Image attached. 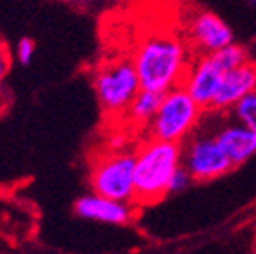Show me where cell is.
Instances as JSON below:
<instances>
[{
    "instance_id": "cell-1",
    "label": "cell",
    "mask_w": 256,
    "mask_h": 254,
    "mask_svg": "<svg viewBox=\"0 0 256 254\" xmlns=\"http://www.w3.org/2000/svg\"><path fill=\"white\" fill-rule=\"evenodd\" d=\"M131 60L136 69L140 88L154 93H166L182 86L191 66L188 46L171 31L146 33L134 46Z\"/></svg>"
},
{
    "instance_id": "cell-2",
    "label": "cell",
    "mask_w": 256,
    "mask_h": 254,
    "mask_svg": "<svg viewBox=\"0 0 256 254\" xmlns=\"http://www.w3.org/2000/svg\"><path fill=\"white\" fill-rule=\"evenodd\" d=\"M182 166V147L151 138L134 152V206H151L168 196L172 172Z\"/></svg>"
},
{
    "instance_id": "cell-3",
    "label": "cell",
    "mask_w": 256,
    "mask_h": 254,
    "mask_svg": "<svg viewBox=\"0 0 256 254\" xmlns=\"http://www.w3.org/2000/svg\"><path fill=\"white\" fill-rule=\"evenodd\" d=\"M249 60L246 48L234 44L222 48L214 53H207L191 62L182 86L202 109H211L216 91L227 71Z\"/></svg>"
},
{
    "instance_id": "cell-4",
    "label": "cell",
    "mask_w": 256,
    "mask_h": 254,
    "mask_svg": "<svg viewBox=\"0 0 256 254\" xmlns=\"http://www.w3.org/2000/svg\"><path fill=\"white\" fill-rule=\"evenodd\" d=\"M93 88L100 108L108 114L126 112L142 89L131 56H114L100 64L93 73Z\"/></svg>"
},
{
    "instance_id": "cell-5",
    "label": "cell",
    "mask_w": 256,
    "mask_h": 254,
    "mask_svg": "<svg viewBox=\"0 0 256 254\" xmlns=\"http://www.w3.org/2000/svg\"><path fill=\"white\" fill-rule=\"evenodd\" d=\"M202 111L184 86L169 89L162 94L156 114L149 124L151 138L180 144L194 131L202 118Z\"/></svg>"
},
{
    "instance_id": "cell-6",
    "label": "cell",
    "mask_w": 256,
    "mask_h": 254,
    "mask_svg": "<svg viewBox=\"0 0 256 254\" xmlns=\"http://www.w3.org/2000/svg\"><path fill=\"white\" fill-rule=\"evenodd\" d=\"M89 182L96 194L134 204V152L113 149L98 156L91 167Z\"/></svg>"
},
{
    "instance_id": "cell-7",
    "label": "cell",
    "mask_w": 256,
    "mask_h": 254,
    "mask_svg": "<svg viewBox=\"0 0 256 254\" xmlns=\"http://www.w3.org/2000/svg\"><path fill=\"white\" fill-rule=\"evenodd\" d=\"M182 166L191 174L192 182L216 180L232 169V164L218 146L214 134H196L182 147Z\"/></svg>"
},
{
    "instance_id": "cell-8",
    "label": "cell",
    "mask_w": 256,
    "mask_h": 254,
    "mask_svg": "<svg viewBox=\"0 0 256 254\" xmlns=\"http://www.w3.org/2000/svg\"><path fill=\"white\" fill-rule=\"evenodd\" d=\"M189 40L200 53H214L234 42L231 28L211 11H196L189 18Z\"/></svg>"
},
{
    "instance_id": "cell-9",
    "label": "cell",
    "mask_w": 256,
    "mask_h": 254,
    "mask_svg": "<svg viewBox=\"0 0 256 254\" xmlns=\"http://www.w3.org/2000/svg\"><path fill=\"white\" fill-rule=\"evenodd\" d=\"M74 212L84 220L109 225H126L133 220L134 204L111 200L102 194L91 192V194L80 196L78 200L74 202Z\"/></svg>"
},
{
    "instance_id": "cell-10",
    "label": "cell",
    "mask_w": 256,
    "mask_h": 254,
    "mask_svg": "<svg viewBox=\"0 0 256 254\" xmlns=\"http://www.w3.org/2000/svg\"><path fill=\"white\" fill-rule=\"evenodd\" d=\"M256 89V64L252 60L240 64L231 71H227L222 84L216 91V96L212 100V111H227L231 109L238 100L249 94Z\"/></svg>"
},
{
    "instance_id": "cell-11",
    "label": "cell",
    "mask_w": 256,
    "mask_h": 254,
    "mask_svg": "<svg viewBox=\"0 0 256 254\" xmlns=\"http://www.w3.org/2000/svg\"><path fill=\"white\" fill-rule=\"evenodd\" d=\"M214 138L232 167L246 164L256 154V132L242 124H227L214 132Z\"/></svg>"
},
{
    "instance_id": "cell-12",
    "label": "cell",
    "mask_w": 256,
    "mask_h": 254,
    "mask_svg": "<svg viewBox=\"0 0 256 254\" xmlns=\"http://www.w3.org/2000/svg\"><path fill=\"white\" fill-rule=\"evenodd\" d=\"M162 94L164 93L140 89L136 96L133 98V102L129 104V108L126 109V116H128L129 122L136 127H149V124L158 111Z\"/></svg>"
},
{
    "instance_id": "cell-13",
    "label": "cell",
    "mask_w": 256,
    "mask_h": 254,
    "mask_svg": "<svg viewBox=\"0 0 256 254\" xmlns=\"http://www.w3.org/2000/svg\"><path fill=\"white\" fill-rule=\"evenodd\" d=\"M231 111L238 124L256 132V89L246 94L242 100H238L231 108Z\"/></svg>"
},
{
    "instance_id": "cell-14",
    "label": "cell",
    "mask_w": 256,
    "mask_h": 254,
    "mask_svg": "<svg viewBox=\"0 0 256 254\" xmlns=\"http://www.w3.org/2000/svg\"><path fill=\"white\" fill-rule=\"evenodd\" d=\"M191 174H189V171L186 169L184 166H180L176 169V171L172 172L171 180H169V186H168V194H174V192H182V190H186L189 186H191Z\"/></svg>"
},
{
    "instance_id": "cell-15",
    "label": "cell",
    "mask_w": 256,
    "mask_h": 254,
    "mask_svg": "<svg viewBox=\"0 0 256 254\" xmlns=\"http://www.w3.org/2000/svg\"><path fill=\"white\" fill-rule=\"evenodd\" d=\"M34 56V42L31 38H22L16 46V58L22 66H30Z\"/></svg>"
},
{
    "instance_id": "cell-16",
    "label": "cell",
    "mask_w": 256,
    "mask_h": 254,
    "mask_svg": "<svg viewBox=\"0 0 256 254\" xmlns=\"http://www.w3.org/2000/svg\"><path fill=\"white\" fill-rule=\"evenodd\" d=\"M11 68V54L8 46L4 44V40L0 38V82L6 78V74L10 73Z\"/></svg>"
},
{
    "instance_id": "cell-17",
    "label": "cell",
    "mask_w": 256,
    "mask_h": 254,
    "mask_svg": "<svg viewBox=\"0 0 256 254\" xmlns=\"http://www.w3.org/2000/svg\"><path fill=\"white\" fill-rule=\"evenodd\" d=\"M56 2H88V0H56Z\"/></svg>"
},
{
    "instance_id": "cell-18",
    "label": "cell",
    "mask_w": 256,
    "mask_h": 254,
    "mask_svg": "<svg viewBox=\"0 0 256 254\" xmlns=\"http://www.w3.org/2000/svg\"><path fill=\"white\" fill-rule=\"evenodd\" d=\"M251 2H254V4H256V0H251Z\"/></svg>"
},
{
    "instance_id": "cell-19",
    "label": "cell",
    "mask_w": 256,
    "mask_h": 254,
    "mask_svg": "<svg viewBox=\"0 0 256 254\" xmlns=\"http://www.w3.org/2000/svg\"><path fill=\"white\" fill-rule=\"evenodd\" d=\"M252 254H256V250H254V252H252Z\"/></svg>"
}]
</instances>
